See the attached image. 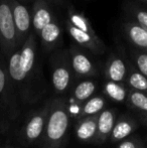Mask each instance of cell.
I'll return each mask as SVG.
<instances>
[{
    "label": "cell",
    "instance_id": "obj_1",
    "mask_svg": "<svg viewBox=\"0 0 147 148\" xmlns=\"http://www.w3.org/2000/svg\"><path fill=\"white\" fill-rule=\"evenodd\" d=\"M70 126L71 114L67 101L62 97L53 98L39 148H65L69 139Z\"/></svg>",
    "mask_w": 147,
    "mask_h": 148
},
{
    "label": "cell",
    "instance_id": "obj_2",
    "mask_svg": "<svg viewBox=\"0 0 147 148\" xmlns=\"http://www.w3.org/2000/svg\"><path fill=\"white\" fill-rule=\"evenodd\" d=\"M20 103L8 75L6 60L0 53V119L8 128L20 115Z\"/></svg>",
    "mask_w": 147,
    "mask_h": 148
},
{
    "label": "cell",
    "instance_id": "obj_3",
    "mask_svg": "<svg viewBox=\"0 0 147 148\" xmlns=\"http://www.w3.org/2000/svg\"><path fill=\"white\" fill-rule=\"evenodd\" d=\"M51 105V99H49L42 106L36 110H32L26 116L25 120L17 132V140L21 145L23 146L39 145L44 132Z\"/></svg>",
    "mask_w": 147,
    "mask_h": 148
},
{
    "label": "cell",
    "instance_id": "obj_4",
    "mask_svg": "<svg viewBox=\"0 0 147 148\" xmlns=\"http://www.w3.org/2000/svg\"><path fill=\"white\" fill-rule=\"evenodd\" d=\"M51 64V84L53 90L57 95H64L71 89L74 77L68 51L62 49L53 53Z\"/></svg>",
    "mask_w": 147,
    "mask_h": 148
},
{
    "label": "cell",
    "instance_id": "obj_5",
    "mask_svg": "<svg viewBox=\"0 0 147 148\" xmlns=\"http://www.w3.org/2000/svg\"><path fill=\"white\" fill-rule=\"evenodd\" d=\"M18 49L15 25L8 0H0V53L7 59Z\"/></svg>",
    "mask_w": 147,
    "mask_h": 148
},
{
    "label": "cell",
    "instance_id": "obj_6",
    "mask_svg": "<svg viewBox=\"0 0 147 148\" xmlns=\"http://www.w3.org/2000/svg\"><path fill=\"white\" fill-rule=\"evenodd\" d=\"M36 51L37 42L36 34L34 33V31H31L23 45L19 47V64L22 73L37 96L36 91L32 86V80H34L36 68Z\"/></svg>",
    "mask_w": 147,
    "mask_h": 148
},
{
    "label": "cell",
    "instance_id": "obj_7",
    "mask_svg": "<svg viewBox=\"0 0 147 148\" xmlns=\"http://www.w3.org/2000/svg\"><path fill=\"white\" fill-rule=\"evenodd\" d=\"M8 1L15 25L17 47L19 49L31 32V13L27 9V7L18 0H8Z\"/></svg>",
    "mask_w": 147,
    "mask_h": 148
},
{
    "label": "cell",
    "instance_id": "obj_8",
    "mask_svg": "<svg viewBox=\"0 0 147 148\" xmlns=\"http://www.w3.org/2000/svg\"><path fill=\"white\" fill-rule=\"evenodd\" d=\"M66 29L71 37L76 41L80 47L88 49L96 55H102L105 51V45L103 41L97 36L94 30L88 31L76 27L69 20H66Z\"/></svg>",
    "mask_w": 147,
    "mask_h": 148
},
{
    "label": "cell",
    "instance_id": "obj_9",
    "mask_svg": "<svg viewBox=\"0 0 147 148\" xmlns=\"http://www.w3.org/2000/svg\"><path fill=\"white\" fill-rule=\"evenodd\" d=\"M69 57L72 71L78 78H90L98 74V70L95 62L80 47L71 45Z\"/></svg>",
    "mask_w": 147,
    "mask_h": 148
},
{
    "label": "cell",
    "instance_id": "obj_10",
    "mask_svg": "<svg viewBox=\"0 0 147 148\" xmlns=\"http://www.w3.org/2000/svg\"><path fill=\"white\" fill-rule=\"evenodd\" d=\"M97 89V85L92 80H84L80 82L74 90L72 91L71 97V106H69V111L71 114V117L76 115V118L78 117L79 113L82 105L93 97Z\"/></svg>",
    "mask_w": 147,
    "mask_h": 148
},
{
    "label": "cell",
    "instance_id": "obj_11",
    "mask_svg": "<svg viewBox=\"0 0 147 148\" xmlns=\"http://www.w3.org/2000/svg\"><path fill=\"white\" fill-rule=\"evenodd\" d=\"M30 13H31V26L36 35H39L40 31L47 24L55 19L46 0H34Z\"/></svg>",
    "mask_w": 147,
    "mask_h": 148
},
{
    "label": "cell",
    "instance_id": "obj_12",
    "mask_svg": "<svg viewBox=\"0 0 147 148\" xmlns=\"http://www.w3.org/2000/svg\"><path fill=\"white\" fill-rule=\"evenodd\" d=\"M38 36L45 53H53L63 45V28L55 19L47 24Z\"/></svg>",
    "mask_w": 147,
    "mask_h": 148
},
{
    "label": "cell",
    "instance_id": "obj_13",
    "mask_svg": "<svg viewBox=\"0 0 147 148\" xmlns=\"http://www.w3.org/2000/svg\"><path fill=\"white\" fill-rule=\"evenodd\" d=\"M139 127V122L129 114H123L117 118L114 128L111 132V143H119L124 139L130 137Z\"/></svg>",
    "mask_w": 147,
    "mask_h": 148
},
{
    "label": "cell",
    "instance_id": "obj_14",
    "mask_svg": "<svg viewBox=\"0 0 147 148\" xmlns=\"http://www.w3.org/2000/svg\"><path fill=\"white\" fill-rule=\"evenodd\" d=\"M117 120V111L115 109H105L97 118V134L95 144H104L110 138L111 132Z\"/></svg>",
    "mask_w": 147,
    "mask_h": 148
},
{
    "label": "cell",
    "instance_id": "obj_15",
    "mask_svg": "<svg viewBox=\"0 0 147 148\" xmlns=\"http://www.w3.org/2000/svg\"><path fill=\"white\" fill-rule=\"evenodd\" d=\"M97 116L77 119L75 124V136L82 143H95L97 134Z\"/></svg>",
    "mask_w": 147,
    "mask_h": 148
},
{
    "label": "cell",
    "instance_id": "obj_16",
    "mask_svg": "<svg viewBox=\"0 0 147 148\" xmlns=\"http://www.w3.org/2000/svg\"><path fill=\"white\" fill-rule=\"evenodd\" d=\"M105 77L108 81L123 84L126 82L128 68L123 59L118 56H111L105 66Z\"/></svg>",
    "mask_w": 147,
    "mask_h": 148
},
{
    "label": "cell",
    "instance_id": "obj_17",
    "mask_svg": "<svg viewBox=\"0 0 147 148\" xmlns=\"http://www.w3.org/2000/svg\"><path fill=\"white\" fill-rule=\"evenodd\" d=\"M107 101L103 96H93L82 105L77 119L97 116L105 110Z\"/></svg>",
    "mask_w": 147,
    "mask_h": 148
},
{
    "label": "cell",
    "instance_id": "obj_18",
    "mask_svg": "<svg viewBox=\"0 0 147 148\" xmlns=\"http://www.w3.org/2000/svg\"><path fill=\"white\" fill-rule=\"evenodd\" d=\"M125 31L129 40L136 47L147 53V30L134 22H129L125 25Z\"/></svg>",
    "mask_w": 147,
    "mask_h": 148
},
{
    "label": "cell",
    "instance_id": "obj_19",
    "mask_svg": "<svg viewBox=\"0 0 147 148\" xmlns=\"http://www.w3.org/2000/svg\"><path fill=\"white\" fill-rule=\"evenodd\" d=\"M103 92L105 96L111 99L112 101L117 102V103H124L127 99L129 89L126 88L123 84L107 81L104 85Z\"/></svg>",
    "mask_w": 147,
    "mask_h": 148
},
{
    "label": "cell",
    "instance_id": "obj_20",
    "mask_svg": "<svg viewBox=\"0 0 147 148\" xmlns=\"http://www.w3.org/2000/svg\"><path fill=\"white\" fill-rule=\"evenodd\" d=\"M126 104L129 108L139 114H147V94L130 90L128 92Z\"/></svg>",
    "mask_w": 147,
    "mask_h": 148
},
{
    "label": "cell",
    "instance_id": "obj_21",
    "mask_svg": "<svg viewBox=\"0 0 147 148\" xmlns=\"http://www.w3.org/2000/svg\"><path fill=\"white\" fill-rule=\"evenodd\" d=\"M126 83L130 90L147 94V78L135 69H128Z\"/></svg>",
    "mask_w": 147,
    "mask_h": 148
},
{
    "label": "cell",
    "instance_id": "obj_22",
    "mask_svg": "<svg viewBox=\"0 0 147 148\" xmlns=\"http://www.w3.org/2000/svg\"><path fill=\"white\" fill-rule=\"evenodd\" d=\"M133 60L136 69L147 78V53L146 51H133Z\"/></svg>",
    "mask_w": 147,
    "mask_h": 148
},
{
    "label": "cell",
    "instance_id": "obj_23",
    "mask_svg": "<svg viewBox=\"0 0 147 148\" xmlns=\"http://www.w3.org/2000/svg\"><path fill=\"white\" fill-rule=\"evenodd\" d=\"M116 148H145V146L137 136H130L118 143Z\"/></svg>",
    "mask_w": 147,
    "mask_h": 148
},
{
    "label": "cell",
    "instance_id": "obj_24",
    "mask_svg": "<svg viewBox=\"0 0 147 148\" xmlns=\"http://www.w3.org/2000/svg\"><path fill=\"white\" fill-rule=\"evenodd\" d=\"M133 14L135 16L138 25H140L142 28L147 30V11L141 9H135Z\"/></svg>",
    "mask_w": 147,
    "mask_h": 148
},
{
    "label": "cell",
    "instance_id": "obj_25",
    "mask_svg": "<svg viewBox=\"0 0 147 148\" xmlns=\"http://www.w3.org/2000/svg\"><path fill=\"white\" fill-rule=\"evenodd\" d=\"M138 116V120L141 124H143L144 126L147 127V114H139L137 113Z\"/></svg>",
    "mask_w": 147,
    "mask_h": 148
},
{
    "label": "cell",
    "instance_id": "obj_26",
    "mask_svg": "<svg viewBox=\"0 0 147 148\" xmlns=\"http://www.w3.org/2000/svg\"><path fill=\"white\" fill-rule=\"evenodd\" d=\"M0 148H16V147L13 146V145H11V144H4V145H2Z\"/></svg>",
    "mask_w": 147,
    "mask_h": 148
},
{
    "label": "cell",
    "instance_id": "obj_27",
    "mask_svg": "<svg viewBox=\"0 0 147 148\" xmlns=\"http://www.w3.org/2000/svg\"><path fill=\"white\" fill-rule=\"evenodd\" d=\"M18 1H20V2H21V1H24V2H28V1H31V0H18Z\"/></svg>",
    "mask_w": 147,
    "mask_h": 148
},
{
    "label": "cell",
    "instance_id": "obj_28",
    "mask_svg": "<svg viewBox=\"0 0 147 148\" xmlns=\"http://www.w3.org/2000/svg\"><path fill=\"white\" fill-rule=\"evenodd\" d=\"M141 1H144V2H147V0H141Z\"/></svg>",
    "mask_w": 147,
    "mask_h": 148
}]
</instances>
